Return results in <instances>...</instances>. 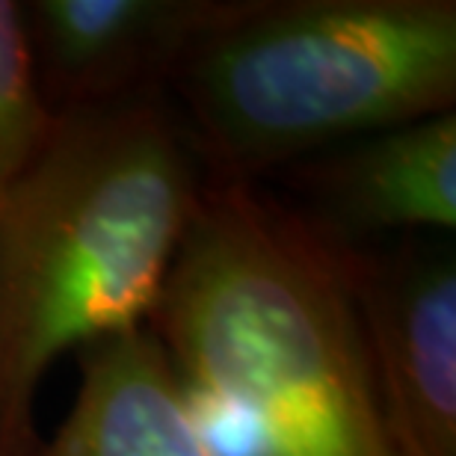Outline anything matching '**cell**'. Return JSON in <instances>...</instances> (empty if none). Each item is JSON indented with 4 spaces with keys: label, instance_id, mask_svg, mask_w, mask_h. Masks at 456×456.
<instances>
[{
    "label": "cell",
    "instance_id": "obj_1",
    "mask_svg": "<svg viewBox=\"0 0 456 456\" xmlns=\"http://www.w3.org/2000/svg\"><path fill=\"white\" fill-rule=\"evenodd\" d=\"M149 332L216 456H397L355 249L255 181H202Z\"/></svg>",
    "mask_w": 456,
    "mask_h": 456
},
{
    "label": "cell",
    "instance_id": "obj_2",
    "mask_svg": "<svg viewBox=\"0 0 456 456\" xmlns=\"http://www.w3.org/2000/svg\"><path fill=\"white\" fill-rule=\"evenodd\" d=\"M199 190L160 104L57 113L0 193V456L39 448L36 400L57 359L149 326Z\"/></svg>",
    "mask_w": 456,
    "mask_h": 456
},
{
    "label": "cell",
    "instance_id": "obj_3",
    "mask_svg": "<svg viewBox=\"0 0 456 456\" xmlns=\"http://www.w3.org/2000/svg\"><path fill=\"white\" fill-rule=\"evenodd\" d=\"M169 77L216 181L453 110V0L228 4Z\"/></svg>",
    "mask_w": 456,
    "mask_h": 456
},
{
    "label": "cell",
    "instance_id": "obj_4",
    "mask_svg": "<svg viewBox=\"0 0 456 456\" xmlns=\"http://www.w3.org/2000/svg\"><path fill=\"white\" fill-rule=\"evenodd\" d=\"M355 303L397 456H456V267L444 252H355Z\"/></svg>",
    "mask_w": 456,
    "mask_h": 456
},
{
    "label": "cell",
    "instance_id": "obj_5",
    "mask_svg": "<svg viewBox=\"0 0 456 456\" xmlns=\"http://www.w3.org/2000/svg\"><path fill=\"white\" fill-rule=\"evenodd\" d=\"M225 6L214 0H33L21 12L45 102H57V113L104 104L125 98L134 80L169 75L178 53Z\"/></svg>",
    "mask_w": 456,
    "mask_h": 456
},
{
    "label": "cell",
    "instance_id": "obj_6",
    "mask_svg": "<svg viewBox=\"0 0 456 456\" xmlns=\"http://www.w3.org/2000/svg\"><path fill=\"white\" fill-rule=\"evenodd\" d=\"M77 362L75 403L33 456H216L149 326L86 346Z\"/></svg>",
    "mask_w": 456,
    "mask_h": 456
},
{
    "label": "cell",
    "instance_id": "obj_7",
    "mask_svg": "<svg viewBox=\"0 0 456 456\" xmlns=\"http://www.w3.org/2000/svg\"><path fill=\"white\" fill-rule=\"evenodd\" d=\"M335 211L362 228L456 225V113L364 136L321 169Z\"/></svg>",
    "mask_w": 456,
    "mask_h": 456
},
{
    "label": "cell",
    "instance_id": "obj_8",
    "mask_svg": "<svg viewBox=\"0 0 456 456\" xmlns=\"http://www.w3.org/2000/svg\"><path fill=\"white\" fill-rule=\"evenodd\" d=\"M53 118L57 113L45 102L36 75L21 6L0 0V193L39 151Z\"/></svg>",
    "mask_w": 456,
    "mask_h": 456
}]
</instances>
